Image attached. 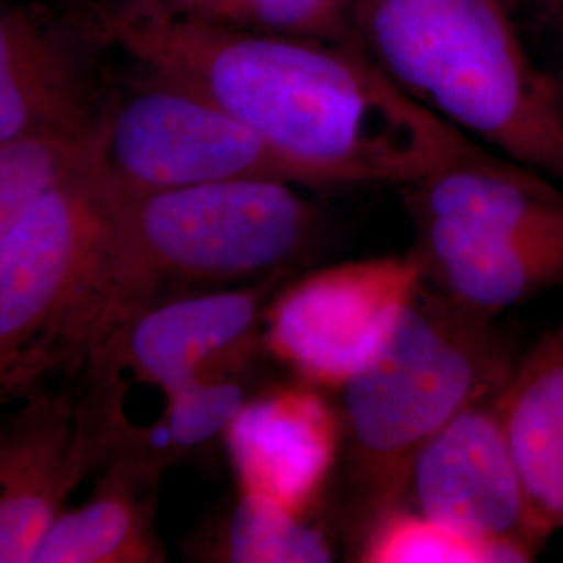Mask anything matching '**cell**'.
<instances>
[{"instance_id": "6da1fadb", "label": "cell", "mask_w": 563, "mask_h": 563, "mask_svg": "<svg viewBox=\"0 0 563 563\" xmlns=\"http://www.w3.org/2000/svg\"><path fill=\"white\" fill-rule=\"evenodd\" d=\"M107 32L155 78L216 102L318 188L411 186L484 151L411 99L351 38L255 32L142 0Z\"/></svg>"}, {"instance_id": "7a4b0ae2", "label": "cell", "mask_w": 563, "mask_h": 563, "mask_svg": "<svg viewBox=\"0 0 563 563\" xmlns=\"http://www.w3.org/2000/svg\"><path fill=\"white\" fill-rule=\"evenodd\" d=\"M349 38L465 136L563 180V88L523 48L504 0H349Z\"/></svg>"}, {"instance_id": "3957f363", "label": "cell", "mask_w": 563, "mask_h": 563, "mask_svg": "<svg viewBox=\"0 0 563 563\" xmlns=\"http://www.w3.org/2000/svg\"><path fill=\"white\" fill-rule=\"evenodd\" d=\"M493 318L422 288L383 349L342 386V426L362 530L405 505L423 444L467 405L501 393L516 367Z\"/></svg>"}, {"instance_id": "277c9868", "label": "cell", "mask_w": 563, "mask_h": 563, "mask_svg": "<svg viewBox=\"0 0 563 563\" xmlns=\"http://www.w3.org/2000/svg\"><path fill=\"white\" fill-rule=\"evenodd\" d=\"M278 180H228L153 192L123 188L115 225V330L192 288L286 272L318 232V211Z\"/></svg>"}, {"instance_id": "5b68a950", "label": "cell", "mask_w": 563, "mask_h": 563, "mask_svg": "<svg viewBox=\"0 0 563 563\" xmlns=\"http://www.w3.org/2000/svg\"><path fill=\"white\" fill-rule=\"evenodd\" d=\"M121 199L95 142L11 223L0 239V351L48 346L86 363L109 341Z\"/></svg>"}, {"instance_id": "8992f818", "label": "cell", "mask_w": 563, "mask_h": 563, "mask_svg": "<svg viewBox=\"0 0 563 563\" xmlns=\"http://www.w3.org/2000/svg\"><path fill=\"white\" fill-rule=\"evenodd\" d=\"M102 167L130 192H153L211 181L316 180L216 102L151 78L99 121Z\"/></svg>"}, {"instance_id": "52a82bcc", "label": "cell", "mask_w": 563, "mask_h": 563, "mask_svg": "<svg viewBox=\"0 0 563 563\" xmlns=\"http://www.w3.org/2000/svg\"><path fill=\"white\" fill-rule=\"evenodd\" d=\"M422 284L413 253L313 272L267 302L263 346L302 383L342 390L383 349Z\"/></svg>"}, {"instance_id": "ba28073f", "label": "cell", "mask_w": 563, "mask_h": 563, "mask_svg": "<svg viewBox=\"0 0 563 563\" xmlns=\"http://www.w3.org/2000/svg\"><path fill=\"white\" fill-rule=\"evenodd\" d=\"M113 420L88 393L32 386L0 416V563H34L81 478L104 460Z\"/></svg>"}, {"instance_id": "9c48e42d", "label": "cell", "mask_w": 563, "mask_h": 563, "mask_svg": "<svg viewBox=\"0 0 563 563\" xmlns=\"http://www.w3.org/2000/svg\"><path fill=\"white\" fill-rule=\"evenodd\" d=\"M501 393L467 405L423 444L409 470L405 501L426 518L534 560L543 544L530 522Z\"/></svg>"}, {"instance_id": "30bf717a", "label": "cell", "mask_w": 563, "mask_h": 563, "mask_svg": "<svg viewBox=\"0 0 563 563\" xmlns=\"http://www.w3.org/2000/svg\"><path fill=\"white\" fill-rule=\"evenodd\" d=\"M282 278L278 272L239 290L153 302L132 313L88 360L130 369L163 397L199 383L241 378L263 344V313Z\"/></svg>"}, {"instance_id": "8fae6325", "label": "cell", "mask_w": 563, "mask_h": 563, "mask_svg": "<svg viewBox=\"0 0 563 563\" xmlns=\"http://www.w3.org/2000/svg\"><path fill=\"white\" fill-rule=\"evenodd\" d=\"M342 418L309 384L249 399L225 430L241 490L311 516L339 457Z\"/></svg>"}, {"instance_id": "7c38bea8", "label": "cell", "mask_w": 563, "mask_h": 563, "mask_svg": "<svg viewBox=\"0 0 563 563\" xmlns=\"http://www.w3.org/2000/svg\"><path fill=\"white\" fill-rule=\"evenodd\" d=\"M409 188L413 220H434L514 246L563 244V192L488 153L451 163Z\"/></svg>"}, {"instance_id": "4fadbf2b", "label": "cell", "mask_w": 563, "mask_h": 563, "mask_svg": "<svg viewBox=\"0 0 563 563\" xmlns=\"http://www.w3.org/2000/svg\"><path fill=\"white\" fill-rule=\"evenodd\" d=\"M90 497L63 509L34 563H159L167 560L155 530L162 474L134 453L111 446Z\"/></svg>"}, {"instance_id": "5bb4252c", "label": "cell", "mask_w": 563, "mask_h": 563, "mask_svg": "<svg viewBox=\"0 0 563 563\" xmlns=\"http://www.w3.org/2000/svg\"><path fill=\"white\" fill-rule=\"evenodd\" d=\"M411 251L423 282L465 309L497 318L544 290L563 288V244L514 246L434 220H413Z\"/></svg>"}, {"instance_id": "9a60e30c", "label": "cell", "mask_w": 563, "mask_h": 563, "mask_svg": "<svg viewBox=\"0 0 563 563\" xmlns=\"http://www.w3.org/2000/svg\"><path fill=\"white\" fill-rule=\"evenodd\" d=\"M78 67L46 32L0 2V144L97 130Z\"/></svg>"}, {"instance_id": "2e32d148", "label": "cell", "mask_w": 563, "mask_h": 563, "mask_svg": "<svg viewBox=\"0 0 563 563\" xmlns=\"http://www.w3.org/2000/svg\"><path fill=\"white\" fill-rule=\"evenodd\" d=\"M501 411L530 522L544 544L563 530V322L516 363Z\"/></svg>"}, {"instance_id": "e0dca14e", "label": "cell", "mask_w": 563, "mask_h": 563, "mask_svg": "<svg viewBox=\"0 0 563 563\" xmlns=\"http://www.w3.org/2000/svg\"><path fill=\"white\" fill-rule=\"evenodd\" d=\"M246 401L241 378L195 384L165 395L162 413L153 422L130 426L125 420L111 446L134 453L163 474L169 465L199 455L205 446L225 437L228 426Z\"/></svg>"}, {"instance_id": "ac0fdd59", "label": "cell", "mask_w": 563, "mask_h": 563, "mask_svg": "<svg viewBox=\"0 0 563 563\" xmlns=\"http://www.w3.org/2000/svg\"><path fill=\"white\" fill-rule=\"evenodd\" d=\"M216 560L236 563L332 562L322 528L272 499L241 490L222 523Z\"/></svg>"}, {"instance_id": "d6986e66", "label": "cell", "mask_w": 563, "mask_h": 563, "mask_svg": "<svg viewBox=\"0 0 563 563\" xmlns=\"http://www.w3.org/2000/svg\"><path fill=\"white\" fill-rule=\"evenodd\" d=\"M357 562L365 563H518L532 562L522 551L486 543L397 505L363 528Z\"/></svg>"}, {"instance_id": "ffe728a7", "label": "cell", "mask_w": 563, "mask_h": 563, "mask_svg": "<svg viewBox=\"0 0 563 563\" xmlns=\"http://www.w3.org/2000/svg\"><path fill=\"white\" fill-rule=\"evenodd\" d=\"M142 2V0H141ZM184 18L255 32L349 38V0H155Z\"/></svg>"}, {"instance_id": "44dd1931", "label": "cell", "mask_w": 563, "mask_h": 563, "mask_svg": "<svg viewBox=\"0 0 563 563\" xmlns=\"http://www.w3.org/2000/svg\"><path fill=\"white\" fill-rule=\"evenodd\" d=\"M99 125L84 139H27L0 144V239L21 211L95 148Z\"/></svg>"}, {"instance_id": "7402d4cb", "label": "cell", "mask_w": 563, "mask_h": 563, "mask_svg": "<svg viewBox=\"0 0 563 563\" xmlns=\"http://www.w3.org/2000/svg\"><path fill=\"white\" fill-rule=\"evenodd\" d=\"M63 365L59 353L48 346H32L20 353L0 351V407L15 401L36 386L42 376Z\"/></svg>"}, {"instance_id": "603a6c76", "label": "cell", "mask_w": 563, "mask_h": 563, "mask_svg": "<svg viewBox=\"0 0 563 563\" xmlns=\"http://www.w3.org/2000/svg\"><path fill=\"white\" fill-rule=\"evenodd\" d=\"M504 2L505 7L511 11V15H516L520 11H530V13H539L541 18H544L558 4H562L563 0H504Z\"/></svg>"}, {"instance_id": "cb8c5ba5", "label": "cell", "mask_w": 563, "mask_h": 563, "mask_svg": "<svg viewBox=\"0 0 563 563\" xmlns=\"http://www.w3.org/2000/svg\"><path fill=\"white\" fill-rule=\"evenodd\" d=\"M544 20L549 21L553 27H558V32L562 34L563 38V2L560 4V7H555L549 15H544ZM563 86V81H560Z\"/></svg>"}, {"instance_id": "d4e9b609", "label": "cell", "mask_w": 563, "mask_h": 563, "mask_svg": "<svg viewBox=\"0 0 563 563\" xmlns=\"http://www.w3.org/2000/svg\"><path fill=\"white\" fill-rule=\"evenodd\" d=\"M562 88H563V86H562Z\"/></svg>"}]
</instances>
